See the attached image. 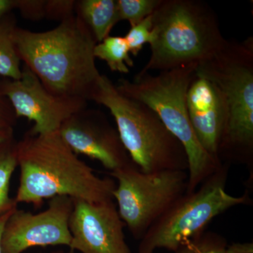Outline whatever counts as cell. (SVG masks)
<instances>
[{"mask_svg":"<svg viewBox=\"0 0 253 253\" xmlns=\"http://www.w3.org/2000/svg\"><path fill=\"white\" fill-rule=\"evenodd\" d=\"M20 180L15 201L38 208L45 199L68 196L99 203L113 200L116 183L101 178L70 149L59 131L32 135L17 142Z\"/></svg>","mask_w":253,"mask_h":253,"instance_id":"6da1fadb","label":"cell"},{"mask_svg":"<svg viewBox=\"0 0 253 253\" xmlns=\"http://www.w3.org/2000/svg\"><path fill=\"white\" fill-rule=\"evenodd\" d=\"M14 42L20 59L48 90L90 101L101 76L94 56L97 42L77 15L49 31L17 27Z\"/></svg>","mask_w":253,"mask_h":253,"instance_id":"7a4b0ae2","label":"cell"},{"mask_svg":"<svg viewBox=\"0 0 253 253\" xmlns=\"http://www.w3.org/2000/svg\"><path fill=\"white\" fill-rule=\"evenodd\" d=\"M212 8L201 0H162L152 14L151 54L139 73L198 66L225 44Z\"/></svg>","mask_w":253,"mask_h":253,"instance_id":"3957f363","label":"cell"},{"mask_svg":"<svg viewBox=\"0 0 253 253\" xmlns=\"http://www.w3.org/2000/svg\"><path fill=\"white\" fill-rule=\"evenodd\" d=\"M212 82L225 103L227 121L219 151L222 163L253 169V39L229 41L196 67Z\"/></svg>","mask_w":253,"mask_h":253,"instance_id":"277c9868","label":"cell"},{"mask_svg":"<svg viewBox=\"0 0 253 253\" xmlns=\"http://www.w3.org/2000/svg\"><path fill=\"white\" fill-rule=\"evenodd\" d=\"M196 67L191 65L157 75L138 73L134 81L121 79L116 85L121 94L152 109L184 148L188 160L187 194L196 191L223 164L205 151L190 122L186 94Z\"/></svg>","mask_w":253,"mask_h":253,"instance_id":"5b68a950","label":"cell"},{"mask_svg":"<svg viewBox=\"0 0 253 253\" xmlns=\"http://www.w3.org/2000/svg\"><path fill=\"white\" fill-rule=\"evenodd\" d=\"M90 101L109 110L125 149L141 172L187 171L184 148L158 115L121 94L107 76L101 75Z\"/></svg>","mask_w":253,"mask_h":253,"instance_id":"8992f818","label":"cell"},{"mask_svg":"<svg viewBox=\"0 0 253 253\" xmlns=\"http://www.w3.org/2000/svg\"><path fill=\"white\" fill-rule=\"evenodd\" d=\"M229 166L223 163L196 191L183 195L155 221L140 240L137 253L158 249L174 253L189 240L206 231L214 218L228 210L251 204L248 192L234 196L226 192Z\"/></svg>","mask_w":253,"mask_h":253,"instance_id":"52a82bcc","label":"cell"},{"mask_svg":"<svg viewBox=\"0 0 253 253\" xmlns=\"http://www.w3.org/2000/svg\"><path fill=\"white\" fill-rule=\"evenodd\" d=\"M110 175L116 180L113 197L120 217L133 237L139 241L187 189V171L146 173L132 163Z\"/></svg>","mask_w":253,"mask_h":253,"instance_id":"ba28073f","label":"cell"},{"mask_svg":"<svg viewBox=\"0 0 253 253\" xmlns=\"http://www.w3.org/2000/svg\"><path fill=\"white\" fill-rule=\"evenodd\" d=\"M0 95L8 100L16 118L34 123L28 131L32 135L59 131L68 118L87 107L85 100L53 94L26 66L21 79L0 83Z\"/></svg>","mask_w":253,"mask_h":253,"instance_id":"9c48e42d","label":"cell"},{"mask_svg":"<svg viewBox=\"0 0 253 253\" xmlns=\"http://www.w3.org/2000/svg\"><path fill=\"white\" fill-rule=\"evenodd\" d=\"M73 209V199L68 196L49 199L47 208L36 214L16 208L3 229L2 253H23L34 247L69 248L72 241L69 219Z\"/></svg>","mask_w":253,"mask_h":253,"instance_id":"30bf717a","label":"cell"},{"mask_svg":"<svg viewBox=\"0 0 253 253\" xmlns=\"http://www.w3.org/2000/svg\"><path fill=\"white\" fill-rule=\"evenodd\" d=\"M59 133L75 154L96 160L110 172L133 163L117 129L99 110L85 108L74 113Z\"/></svg>","mask_w":253,"mask_h":253,"instance_id":"8fae6325","label":"cell"},{"mask_svg":"<svg viewBox=\"0 0 253 253\" xmlns=\"http://www.w3.org/2000/svg\"><path fill=\"white\" fill-rule=\"evenodd\" d=\"M125 226L113 200L99 203L73 200L70 253H132L125 238Z\"/></svg>","mask_w":253,"mask_h":253,"instance_id":"7c38bea8","label":"cell"},{"mask_svg":"<svg viewBox=\"0 0 253 253\" xmlns=\"http://www.w3.org/2000/svg\"><path fill=\"white\" fill-rule=\"evenodd\" d=\"M186 106L198 141L210 156L221 162L219 151L227 112L220 90L212 82L195 72L186 91Z\"/></svg>","mask_w":253,"mask_h":253,"instance_id":"4fadbf2b","label":"cell"},{"mask_svg":"<svg viewBox=\"0 0 253 253\" xmlns=\"http://www.w3.org/2000/svg\"><path fill=\"white\" fill-rule=\"evenodd\" d=\"M76 11L97 43L110 36L113 28L120 21L117 0L76 1Z\"/></svg>","mask_w":253,"mask_h":253,"instance_id":"5bb4252c","label":"cell"},{"mask_svg":"<svg viewBox=\"0 0 253 253\" xmlns=\"http://www.w3.org/2000/svg\"><path fill=\"white\" fill-rule=\"evenodd\" d=\"M16 17L12 13L0 17V76L6 79L19 80L22 68L14 42Z\"/></svg>","mask_w":253,"mask_h":253,"instance_id":"9a60e30c","label":"cell"},{"mask_svg":"<svg viewBox=\"0 0 253 253\" xmlns=\"http://www.w3.org/2000/svg\"><path fill=\"white\" fill-rule=\"evenodd\" d=\"M17 167V141L13 138L0 144V215L18 208L9 194L10 181Z\"/></svg>","mask_w":253,"mask_h":253,"instance_id":"2e32d148","label":"cell"},{"mask_svg":"<svg viewBox=\"0 0 253 253\" xmlns=\"http://www.w3.org/2000/svg\"><path fill=\"white\" fill-rule=\"evenodd\" d=\"M95 59L102 60L106 63L113 72L129 73V67L134 66L130 51L124 37L109 36L94 46Z\"/></svg>","mask_w":253,"mask_h":253,"instance_id":"e0dca14e","label":"cell"},{"mask_svg":"<svg viewBox=\"0 0 253 253\" xmlns=\"http://www.w3.org/2000/svg\"><path fill=\"white\" fill-rule=\"evenodd\" d=\"M162 0H117L120 21H127L131 27L154 14Z\"/></svg>","mask_w":253,"mask_h":253,"instance_id":"ac0fdd59","label":"cell"},{"mask_svg":"<svg viewBox=\"0 0 253 253\" xmlns=\"http://www.w3.org/2000/svg\"><path fill=\"white\" fill-rule=\"evenodd\" d=\"M227 241L220 234L204 231L181 245L174 253H226Z\"/></svg>","mask_w":253,"mask_h":253,"instance_id":"d6986e66","label":"cell"},{"mask_svg":"<svg viewBox=\"0 0 253 253\" xmlns=\"http://www.w3.org/2000/svg\"><path fill=\"white\" fill-rule=\"evenodd\" d=\"M151 35L152 15L131 27L126 36L124 37L127 43L130 54L134 56H137L144 44L151 42Z\"/></svg>","mask_w":253,"mask_h":253,"instance_id":"ffe728a7","label":"cell"},{"mask_svg":"<svg viewBox=\"0 0 253 253\" xmlns=\"http://www.w3.org/2000/svg\"><path fill=\"white\" fill-rule=\"evenodd\" d=\"M76 6L74 0H46L45 18L61 23L74 16Z\"/></svg>","mask_w":253,"mask_h":253,"instance_id":"44dd1931","label":"cell"},{"mask_svg":"<svg viewBox=\"0 0 253 253\" xmlns=\"http://www.w3.org/2000/svg\"><path fill=\"white\" fill-rule=\"evenodd\" d=\"M46 0H16V7L23 18L29 21L45 18Z\"/></svg>","mask_w":253,"mask_h":253,"instance_id":"7402d4cb","label":"cell"},{"mask_svg":"<svg viewBox=\"0 0 253 253\" xmlns=\"http://www.w3.org/2000/svg\"><path fill=\"white\" fill-rule=\"evenodd\" d=\"M16 118L14 110L8 100L0 95V126H14Z\"/></svg>","mask_w":253,"mask_h":253,"instance_id":"603a6c76","label":"cell"},{"mask_svg":"<svg viewBox=\"0 0 253 253\" xmlns=\"http://www.w3.org/2000/svg\"><path fill=\"white\" fill-rule=\"evenodd\" d=\"M226 253H253V243H234L228 245Z\"/></svg>","mask_w":253,"mask_h":253,"instance_id":"cb8c5ba5","label":"cell"},{"mask_svg":"<svg viewBox=\"0 0 253 253\" xmlns=\"http://www.w3.org/2000/svg\"><path fill=\"white\" fill-rule=\"evenodd\" d=\"M16 0H0V17L16 9Z\"/></svg>","mask_w":253,"mask_h":253,"instance_id":"d4e9b609","label":"cell"},{"mask_svg":"<svg viewBox=\"0 0 253 253\" xmlns=\"http://www.w3.org/2000/svg\"><path fill=\"white\" fill-rule=\"evenodd\" d=\"M14 128L12 126H0V144L13 139Z\"/></svg>","mask_w":253,"mask_h":253,"instance_id":"484cf974","label":"cell"},{"mask_svg":"<svg viewBox=\"0 0 253 253\" xmlns=\"http://www.w3.org/2000/svg\"><path fill=\"white\" fill-rule=\"evenodd\" d=\"M14 210L10 211V212L5 213V214H1V215H0V253H2V250H1V239L3 229H4L5 223H6V220H7L8 218H9L10 214H11V213H12L13 211H14Z\"/></svg>","mask_w":253,"mask_h":253,"instance_id":"4316f807","label":"cell"},{"mask_svg":"<svg viewBox=\"0 0 253 253\" xmlns=\"http://www.w3.org/2000/svg\"><path fill=\"white\" fill-rule=\"evenodd\" d=\"M50 253H66L63 252L62 251H54V252H51Z\"/></svg>","mask_w":253,"mask_h":253,"instance_id":"83f0119b","label":"cell"}]
</instances>
